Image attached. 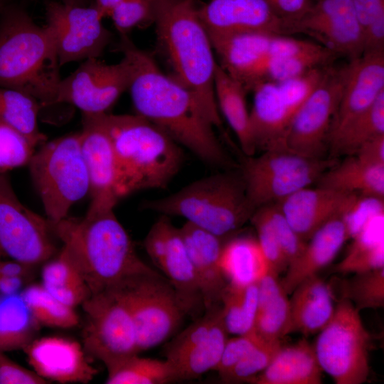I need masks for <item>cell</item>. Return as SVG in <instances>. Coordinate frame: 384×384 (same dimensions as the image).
<instances>
[{
    "label": "cell",
    "instance_id": "cell-1",
    "mask_svg": "<svg viewBox=\"0 0 384 384\" xmlns=\"http://www.w3.org/2000/svg\"><path fill=\"white\" fill-rule=\"evenodd\" d=\"M116 50L129 63L130 93L136 114L156 125L204 163L232 167L215 126L186 87L158 66L151 54L137 47L128 35L120 36Z\"/></svg>",
    "mask_w": 384,
    "mask_h": 384
},
{
    "label": "cell",
    "instance_id": "cell-2",
    "mask_svg": "<svg viewBox=\"0 0 384 384\" xmlns=\"http://www.w3.org/2000/svg\"><path fill=\"white\" fill-rule=\"evenodd\" d=\"M50 224L63 243L61 250L79 270L91 294L134 276L156 272L139 257L114 209Z\"/></svg>",
    "mask_w": 384,
    "mask_h": 384
},
{
    "label": "cell",
    "instance_id": "cell-3",
    "mask_svg": "<svg viewBox=\"0 0 384 384\" xmlns=\"http://www.w3.org/2000/svg\"><path fill=\"white\" fill-rule=\"evenodd\" d=\"M196 0H158L154 24L157 45L176 81L189 90L215 127L222 120L215 100L218 62Z\"/></svg>",
    "mask_w": 384,
    "mask_h": 384
},
{
    "label": "cell",
    "instance_id": "cell-4",
    "mask_svg": "<svg viewBox=\"0 0 384 384\" xmlns=\"http://www.w3.org/2000/svg\"><path fill=\"white\" fill-rule=\"evenodd\" d=\"M60 67L51 29L9 5L0 15V87L24 92L41 107L54 105Z\"/></svg>",
    "mask_w": 384,
    "mask_h": 384
},
{
    "label": "cell",
    "instance_id": "cell-5",
    "mask_svg": "<svg viewBox=\"0 0 384 384\" xmlns=\"http://www.w3.org/2000/svg\"><path fill=\"white\" fill-rule=\"evenodd\" d=\"M100 116L115 154L120 198L142 190L165 188L183 163L182 146L139 114Z\"/></svg>",
    "mask_w": 384,
    "mask_h": 384
},
{
    "label": "cell",
    "instance_id": "cell-6",
    "mask_svg": "<svg viewBox=\"0 0 384 384\" xmlns=\"http://www.w3.org/2000/svg\"><path fill=\"white\" fill-rule=\"evenodd\" d=\"M143 208L184 218L186 222L221 238L238 230L255 210L240 171L201 178L171 195L146 201Z\"/></svg>",
    "mask_w": 384,
    "mask_h": 384
},
{
    "label": "cell",
    "instance_id": "cell-7",
    "mask_svg": "<svg viewBox=\"0 0 384 384\" xmlns=\"http://www.w3.org/2000/svg\"><path fill=\"white\" fill-rule=\"evenodd\" d=\"M28 166L46 218L51 223L67 218L71 207L89 193L80 132L45 142L35 151Z\"/></svg>",
    "mask_w": 384,
    "mask_h": 384
},
{
    "label": "cell",
    "instance_id": "cell-8",
    "mask_svg": "<svg viewBox=\"0 0 384 384\" xmlns=\"http://www.w3.org/2000/svg\"><path fill=\"white\" fill-rule=\"evenodd\" d=\"M329 66L287 80L262 82L253 88L250 118L256 151H287L286 139L292 121Z\"/></svg>",
    "mask_w": 384,
    "mask_h": 384
},
{
    "label": "cell",
    "instance_id": "cell-9",
    "mask_svg": "<svg viewBox=\"0 0 384 384\" xmlns=\"http://www.w3.org/2000/svg\"><path fill=\"white\" fill-rule=\"evenodd\" d=\"M369 345L359 311L348 299H339L314 348L322 371L336 384H361L370 373Z\"/></svg>",
    "mask_w": 384,
    "mask_h": 384
},
{
    "label": "cell",
    "instance_id": "cell-10",
    "mask_svg": "<svg viewBox=\"0 0 384 384\" xmlns=\"http://www.w3.org/2000/svg\"><path fill=\"white\" fill-rule=\"evenodd\" d=\"M336 162V158L311 159L289 151H265L257 156H245L240 172L256 210L309 187Z\"/></svg>",
    "mask_w": 384,
    "mask_h": 384
},
{
    "label": "cell",
    "instance_id": "cell-11",
    "mask_svg": "<svg viewBox=\"0 0 384 384\" xmlns=\"http://www.w3.org/2000/svg\"><path fill=\"white\" fill-rule=\"evenodd\" d=\"M117 286L132 316L139 352L167 341L186 315L174 288L157 272L134 276Z\"/></svg>",
    "mask_w": 384,
    "mask_h": 384
},
{
    "label": "cell",
    "instance_id": "cell-12",
    "mask_svg": "<svg viewBox=\"0 0 384 384\" xmlns=\"http://www.w3.org/2000/svg\"><path fill=\"white\" fill-rule=\"evenodd\" d=\"M86 321L82 346L107 367L139 353L134 322L117 286L92 294L82 304Z\"/></svg>",
    "mask_w": 384,
    "mask_h": 384
},
{
    "label": "cell",
    "instance_id": "cell-13",
    "mask_svg": "<svg viewBox=\"0 0 384 384\" xmlns=\"http://www.w3.org/2000/svg\"><path fill=\"white\" fill-rule=\"evenodd\" d=\"M53 235L48 220L25 206L8 174H0V260L31 267L43 264L56 252Z\"/></svg>",
    "mask_w": 384,
    "mask_h": 384
},
{
    "label": "cell",
    "instance_id": "cell-14",
    "mask_svg": "<svg viewBox=\"0 0 384 384\" xmlns=\"http://www.w3.org/2000/svg\"><path fill=\"white\" fill-rule=\"evenodd\" d=\"M348 73V63L328 68L292 121L286 139L287 151L311 159L324 158Z\"/></svg>",
    "mask_w": 384,
    "mask_h": 384
},
{
    "label": "cell",
    "instance_id": "cell-15",
    "mask_svg": "<svg viewBox=\"0 0 384 384\" xmlns=\"http://www.w3.org/2000/svg\"><path fill=\"white\" fill-rule=\"evenodd\" d=\"M209 36L219 65L247 92L258 85L269 60L304 52L311 46L309 41L266 33Z\"/></svg>",
    "mask_w": 384,
    "mask_h": 384
},
{
    "label": "cell",
    "instance_id": "cell-16",
    "mask_svg": "<svg viewBox=\"0 0 384 384\" xmlns=\"http://www.w3.org/2000/svg\"><path fill=\"white\" fill-rule=\"evenodd\" d=\"M46 16V25L54 36L60 66L99 58L112 42L113 35L104 26V17L93 5L49 1Z\"/></svg>",
    "mask_w": 384,
    "mask_h": 384
},
{
    "label": "cell",
    "instance_id": "cell-17",
    "mask_svg": "<svg viewBox=\"0 0 384 384\" xmlns=\"http://www.w3.org/2000/svg\"><path fill=\"white\" fill-rule=\"evenodd\" d=\"M130 69L122 57L116 64L90 58L59 82L55 104L76 107L85 114H101L116 102L128 90Z\"/></svg>",
    "mask_w": 384,
    "mask_h": 384
},
{
    "label": "cell",
    "instance_id": "cell-18",
    "mask_svg": "<svg viewBox=\"0 0 384 384\" xmlns=\"http://www.w3.org/2000/svg\"><path fill=\"white\" fill-rule=\"evenodd\" d=\"M146 252L174 288L186 315L198 318L205 311L197 279L180 229L162 215L144 240Z\"/></svg>",
    "mask_w": 384,
    "mask_h": 384
},
{
    "label": "cell",
    "instance_id": "cell-19",
    "mask_svg": "<svg viewBox=\"0 0 384 384\" xmlns=\"http://www.w3.org/2000/svg\"><path fill=\"white\" fill-rule=\"evenodd\" d=\"M80 142L91 196L87 213L114 209L120 199L118 166L112 141L100 114L82 113Z\"/></svg>",
    "mask_w": 384,
    "mask_h": 384
},
{
    "label": "cell",
    "instance_id": "cell-20",
    "mask_svg": "<svg viewBox=\"0 0 384 384\" xmlns=\"http://www.w3.org/2000/svg\"><path fill=\"white\" fill-rule=\"evenodd\" d=\"M353 60L363 53V36L351 0H313L307 14L292 29Z\"/></svg>",
    "mask_w": 384,
    "mask_h": 384
},
{
    "label": "cell",
    "instance_id": "cell-21",
    "mask_svg": "<svg viewBox=\"0 0 384 384\" xmlns=\"http://www.w3.org/2000/svg\"><path fill=\"white\" fill-rule=\"evenodd\" d=\"M199 16L209 36L289 35L287 24L265 0H210L200 5Z\"/></svg>",
    "mask_w": 384,
    "mask_h": 384
},
{
    "label": "cell",
    "instance_id": "cell-22",
    "mask_svg": "<svg viewBox=\"0 0 384 384\" xmlns=\"http://www.w3.org/2000/svg\"><path fill=\"white\" fill-rule=\"evenodd\" d=\"M23 351L32 369L48 382L87 383L97 373L82 344L72 338H36Z\"/></svg>",
    "mask_w": 384,
    "mask_h": 384
},
{
    "label": "cell",
    "instance_id": "cell-23",
    "mask_svg": "<svg viewBox=\"0 0 384 384\" xmlns=\"http://www.w3.org/2000/svg\"><path fill=\"white\" fill-rule=\"evenodd\" d=\"M360 196L324 187H306L276 203L296 233L307 241L326 223L348 212Z\"/></svg>",
    "mask_w": 384,
    "mask_h": 384
},
{
    "label": "cell",
    "instance_id": "cell-24",
    "mask_svg": "<svg viewBox=\"0 0 384 384\" xmlns=\"http://www.w3.org/2000/svg\"><path fill=\"white\" fill-rule=\"evenodd\" d=\"M383 92L384 51L350 60L331 132L369 108Z\"/></svg>",
    "mask_w": 384,
    "mask_h": 384
},
{
    "label": "cell",
    "instance_id": "cell-25",
    "mask_svg": "<svg viewBox=\"0 0 384 384\" xmlns=\"http://www.w3.org/2000/svg\"><path fill=\"white\" fill-rule=\"evenodd\" d=\"M197 279L205 310L220 304L228 282L220 266L222 239L186 222L179 228Z\"/></svg>",
    "mask_w": 384,
    "mask_h": 384
},
{
    "label": "cell",
    "instance_id": "cell-26",
    "mask_svg": "<svg viewBox=\"0 0 384 384\" xmlns=\"http://www.w3.org/2000/svg\"><path fill=\"white\" fill-rule=\"evenodd\" d=\"M349 235L343 215L318 229L306 242L301 255L287 268L280 282L289 294L306 279L317 274L335 258Z\"/></svg>",
    "mask_w": 384,
    "mask_h": 384
},
{
    "label": "cell",
    "instance_id": "cell-27",
    "mask_svg": "<svg viewBox=\"0 0 384 384\" xmlns=\"http://www.w3.org/2000/svg\"><path fill=\"white\" fill-rule=\"evenodd\" d=\"M291 294L292 331L304 335L319 333L334 314L333 288L316 274L299 284Z\"/></svg>",
    "mask_w": 384,
    "mask_h": 384
},
{
    "label": "cell",
    "instance_id": "cell-28",
    "mask_svg": "<svg viewBox=\"0 0 384 384\" xmlns=\"http://www.w3.org/2000/svg\"><path fill=\"white\" fill-rule=\"evenodd\" d=\"M322 370L314 346L302 339L282 346L268 366L251 382L255 384H320Z\"/></svg>",
    "mask_w": 384,
    "mask_h": 384
},
{
    "label": "cell",
    "instance_id": "cell-29",
    "mask_svg": "<svg viewBox=\"0 0 384 384\" xmlns=\"http://www.w3.org/2000/svg\"><path fill=\"white\" fill-rule=\"evenodd\" d=\"M254 331L266 340H281L292 332L289 299L278 274L268 271L257 282Z\"/></svg>",
    "mask_w": 384,
    "mask_h": 384
},
{
    "label": "cell",
    "instance_id": "cell-30",
    "mask_svg": "<svg viewBox=\"0 0 384 384\" xmlns=\"http://www.w3.org/2000/svg\"><path fill=\"white\" fill-rule=\"evenodd\" d=\"M318 186L379 199L384 198V165L367 163L355 155L338 161L316 181Z\"/></svg>",
    "mask_w": 384,
    "mask_h": 384
},
{
    "label": "cell",
    "instance_id": "cell-31",
    "mask_svg": "<svg viewBox=\"0 0 384 384\" xmlns=\"http://www.w3.org/2000/svg\"><path fill=\"white\" fill-rule=\"evenodd\" d=\"M214 92L220 114L235 134L245 156L256 153L250 130V112L244 87L231 78L218 63L214 78Z\"/></svg>",
    "mask_w": 384,
    "mask_h": 384
},
{
    "label": "cell",
    "instance_id": "cell-32",
    "mask_svg": "<svg viewBox=\"0 0 384 384\" xmlns=\"http://www.w3.org/2000/svg\"><path fill=\"white\" fill-rule=\"evenodd\" d=\"M220 266L228 283L245 286L258 281L269 267L257 238H234L223 244Z\"/></svg>",
    "mask_w": 384,
    "mask_h": 384
},
{
    "label": "cell",
    "instance_id": "cell-33",
    "mask_svg": "<svg viewBox=\"0 0 384 384\" xmlns=\"http://www.w3.org/2000/svg\"><path fill=\"white\" fill-rule=\"evenodd\" d=\"M336 273H361L384 267V212L373 216L353 238Z\"/></svg>",
    "mask_w": 384,
    "mask_h": 384
},
{
    "label": "cell",
    "instance_id": "cell-34",
    "mask_svg": "<svg viewBox=\"0 0 384 384\" xmlns=\"http://www.w3.org/2000/svg\"><path fill=\"white\" fill-rule=\"evenodd\" d=\"M220 313L207 335L186 353L169 363L174 382L196 378L218 366L228 340Z\"/></svg>",
    "mask_w": 384,
    "mask_h": 384
},
{
    "label": "cell",
    "instance_id": "cell-35",
    "mask_svg": "<svg viewBox=\"0 0 384 384\" xmlns=\"http://www.w3.org/2000/svg\"><path fill=\"white\" fill-rule=\"evenodd\" d=\"M384 134V92L366 110L356 116L330 136L331 158L354 155L365 142Z\"/></svg>",
    "mask_w": 384,
    "mask_h": 384
},
{
    "label": "cell",
    "instance_id": "cell-36",
    "mask_svg": "<svg viewBox=\"0 0 384 384\" xmlns=\"http://www.w3.org/2000/svg\"><path fill=\"white\" fill-rule=\"evenodd\" d=\"M40 326L20 293L0 297V353L23 350Z\"/></svg>",
    "mask_w": 384,
    "mask_h": 384
},
{
    "label": "cell",
    "instance_id": "cell-37",
    "mask_svg": "<svg viewBox=\"0 0 384 384\" xmlns=\"http://www.w3.org/2000/svg\"><path fill=\"white\" fill-rule=\"evenodd\" d=\"M41 285L56 299L73 308L81 305L91 292L79 270L62 250L45 263Z\"/></svg>",
    "mask_w": 384,
    "mask_h": 384
},
{
    "label": "cell",
    "instance_id": "cell-38",
    "mask_svg": "<svg viewBox=\"0 0 384 384\" xmlns=\"http://www.w3.org/2000/svg\"><path fill=\"white\" fill-rule=\"evenodd\" d=\"M40 102L21 91L0 87V121L24 136L35 147L47 141L38 127Z\"/></svg>",
    "mask_w": 384,
    "mask_h": 384
},
{
    "label": "cell",
    "instance_id": "cell-39",
    "mask_svg": "<svg viewBox=\"0 0 384 384\" xmlns=\"http://www.w3.org/2000/svg\"><path fill=\"white\" fill-rule=\"evenodd\" d=\"M222 319L228 334L243 335L254 331L257 309V282L245 286L228 283L220 296Z\"/></svg>",
    "mask_w": 384,
    "mask_h": 384
},
{
    "label": "cell",
    "instance_id": "cell-40",
    "mask_svg": "<svg viewBox=\"0 0 384 384\" xmlns=\"http://www.w3.org/2000/svg\"><path fill=\"white\" fill-rule=\"evenodd\" d=\"M107 384H165L174 382L173 371L166 359L127 356L107 367Z\"/></svg>",
    "mask_w": 384,
    "mask_h": 384
},
{
    "label": "cell",
    "instance_id": "cell-41",
    "mask_svg": "<svg viewBox=\"0 0 384 384\" xmlns=\"http://www.w3.org/2000/svg\"><path fill=\"white\" fill-rule=\"evenodd\" d=\"M20 294L41 325L62 329L78 325L80 318L75 309L56 299L41 284L28 285Z\"/></svg>",
    "mask_w": 384,
    "mask_h": 384
},
{
    "label": "cell",
    "instance_id": "cell-42",
    "mask_svg": "<svg viewBox=\"0 0 384 384\" xmlns=\"http://www.w3.org/2000/svg\"><path fill=\"white\" fill-rule=\"evenodd\" d=\"M340 299L350 301L359 311L384 306V267L356 273L340 284Z\"/></svg>",
    "mask_w": 384,
    "mask_h": 384
},
{
    "label": "cell",
    "instance_id": "cell-43",
    "mask_svg": "<svg viewBox=\"0 0 384 384\" xmlns=\"http://www.w3.org/2000/svg\"><path fill=\"white\" fill-rule=\"evenodd\" d=\"M281 346V340L262 338L240 361L220 378L225 383H251L268 366Z\"/></svg>",
    "mask_w": 384,
    "mask_h": 384
},
{
    "label": "cell",
    "instance_id": "cell-44",
    "mask_svg": "<svg viewBox=\"0 0 384 384\" xmlns=\"http://www.w3.org/2000/svg\"><path fill=\"white\" fill-rule=\"evenodd\" d=\"M35 151L24 136L0 121V174L28 166Z\"/></svg>",
    "mask_w": 384,
    "mask_h": 384
},
{
    "label": "cell",
    "instance_id": "cell-45",
    "mask_svg": "<svg viewBox=\"0 0 384 384\" xmlns=\"http://www.w3.org/2000/svg\"><path fill=\"white\" fill-rule=\"evenodd\" d=\"M220 313V304L206 309L203 315L166 344L164 351L165 359L169 363L174 362L201 341Z\"/></svg>",
    "mask_w": 384,
    "mask_h": 384
},
{
    "label": "cell",
    "instance_id": "cell-46",
    "mask_svg": "<svg viewBox=\"0 0 384 384\" xmlns=\"http://www.w3.org/2000/svg\"><path fill=\"white\" fill-rule=\"evenodd\" d=\"M158 0H125L110 16L120 36L128 35L134 28L154 24Z\"/></svg>",
    "mask_w": 384,
    "mask_h": 384
},
{
    "label": "cell",
    "instance_id": "cell-47",
    "mask_svg": "<svg viewBox=\"0 0 384 384\" xmlns=\"http://www.w3.org/2000/svg\"><path fill=\"white\" fill-rule=\"evenodd\" d=\"M255 228L257 240L268 265L269 271L279 275L288 264L263 206L257 208L250 220Z\"/></svg>",
    "mask_w": 384,
    "mask_h": 384
},
{
    "label": "cell",
    "instance_id": "cell-48",
    "mask_svg": "<svg viewBox=\"0 0 384 384\" xmlns=\"http://www.w3.org/2000/svg\"><path fill=\"white\" fill-rule=\"evenodd\" d=\"M263 207L289 265L301 255L306 241L304 240L290 225L276 203Z\"/></svg>",
    "mask_w": 384,
    "mask_h": 384
},
{
    "label": "cell",
    "instance_id": "cell-49",
    "mask_svg": "<svg viewBox=\"0 0 384 384\" xmlns=\"http://www.w3.org/2000/svg\"><path fill=\"white\" fill-rule=\"evenodd\" d=\"M254 331L228 338L220 361L215 368L221 377L240 361L262 339Z\"/></svg>",
    "mask_w": 384,
    "mask_h": 384
},
{
    "label": "cell",
    "instance_id": "cell-50",
    "mask_svg": "<svg viewBox=\"0 0 384 384\" xmlns=\"http://www.w3.org/2000/svg\"><path fill=\"white\" fill-rule=\"evenodd\" d=\"M47 380L0 353V384H46Z\"/></svg>",
    "mask_w": 384,
    "mask_h": 384
},
{
    "label": "cell",
    "instance_id": "cell-51",
    "mask_svg": "<svg viewBox=\"0 0 384 384\" xmlns=\"http://www.w3.org/2000/svg\"><path fill=\"white\" fill-rule=\"evenodd\" d=\"M274 14L287 26L289 34L293 27L311 8L312 0H265Z\"/></svg>",
    "mask_w": 384,
    "mask_h": 384
},
{
    "label": "cell",
    "instance_id": "cell-52",
    "mask_svg": "<svg viewBox=\"0 0 384 384\" xmlns=\"http://www.w3.org/2000/svg\"><path fill=\"white\" fill-rule=\"evenodd\" d=\"M363 53L384 51V9L363 29Z\"/></svg>",
    "mask_w": 384,
    "mask_h": 384
},
{
    "label": "cell",
    "instance_id": "cell-53",
    "mask_svg": "<svg viewBox=\"0 0 384 384\" xmlns=\"http://www.w3.org/2000/svg\"><path fill=\"white\" fill-rule=\"evenodd\" d=\"M354 155L367 163L384 165V134L365 142Z\"/></svg>",
    "mask_w": 384,
    "mask_h": 384
},
{
    "label": "cell",
    "instance_id": "cell-54",
    "mask_svg": "<svg viewBox=\"0 0 384 384\" xmlns=\"http://www.w3.org/2000/svg\"><path fill=\"white\" fill-rule=\"evenodd\" d=\"M362 31L384 9V0H351Z\"/></svg>",
    "mask_w": 384,
    "mask_h": 384
},
{
    "label": "cell",
    "instance_id": "cell-55",
    "mask_svg": "<svg viewBox=\"0 0 384 384\" xmlns=\"http://www.w3.org/2000/svg\"><path fill=\"white\" fill-rule=\"evenodd\" d=\"M3 276L20 277L26 279L33 267L13 260H1Z\"/></svg>",
    "mask_w": 384,
    "mask_h": 384
},
{
    "label": "cell",
    "instance_id": "cell-56",
    "mask_svg": "<svg viewBox=\"0 0 384 384\" xmlns=\"http://www.w3.org/2000/svg\"><path fill=\"white\" fill-rule=\"evenodd\" d=\"M25 279L20 277L3 276L0 279V294L2 297L19 294Z\"/></svg>",
    "mask_w": 384,
    "mask_h": 384
},
{
    "label": "cell",
    "instance_id": "cell-57",
    "mask_svg": "<svg viewBox=\"0 0 384 384\" xmlns=\"http://www.w3.org/2000/svg\"><path fill=\"white\" fill-rule=\"evenodd\" d=\"M93 6L105 18L110 16L111 12L125 0H92Z\"/></svg>",
    "mask_w": 384,
    "mask_h": 384
},
{
    "label": "cell",
    "instance_id": "cell-58",
    "mask_svg": "<svg viewBox=\"0 0 384 384\" xmlns=\"http://www.w3.org/2000/svg\"><path fill=\"white\" fill-rule=\"evenodd\" d=\"M60 1L67 4H82V0H60Z\"/></svg>",
    "mask_w": 384,
    "mask_h": 384
},
{
    "label": "cell",
    "instance_id": "cell-59",
    "mask_svg": "<svg viewBox=\"0 0 384 384\" xmlns=\"http://www.w3.org/2000/svg\"><path fill=\"white\" fill-rule=\"evenodd\" d=\"M3 277L2 272H1V260H0V279Z\"/></svg>",
    "mask_w": 384,
    "mask_h": 384
},
{
    "label": "cell",
    "instance_id": "cell-60",
    "mask_svg": "<svg viewBox=\"0 0 384 384\" xmlns=\"http://www.w3.org/2000/svg\"><path fill=\"white\" fill-rule=\"evenodd\" d=\"M6 0H0V7L2 6V4L5 2Z\"/></svg>",
    "mask_w": 384,
    "mask_h": 384
}]
</instances>
